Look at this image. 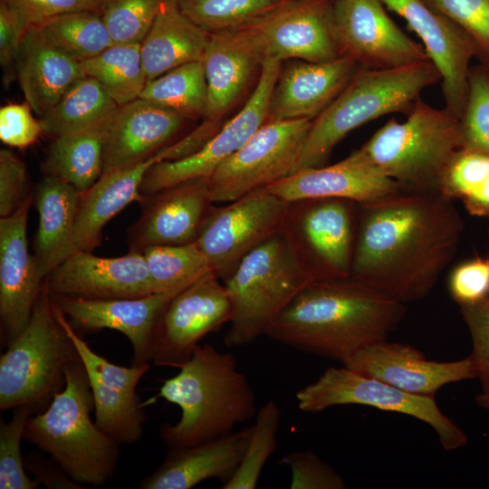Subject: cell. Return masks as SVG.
<instances>
[{
    "instance_id": "1",
    "label": "cell",
    "mask_w": 489,
    "mask_h": 489,
    "mask_svg": "<svg viewBox=\"0 0 489 489\" xmlns=\"http://www.w3.org/2000/svg\"><path fill=\"white\" fill-rule=\"evenodd\" d=\"M439 190L358 203L350 275L404 304L426 298L456 254L464 221Z\"/></svg>"
},
{
    "instance_id": "2",
    "label": "cell",
    "mask_w": 489,
    "mask_h": 489,
    "mask_svg": "<svg viewBox=\"0 0 489 489\" xmlns=\"http://www.w3.org/2000/svg\"><path fill=\"white\" fill-rule=\"evenodd\" d=\"M405 313L404 303L351 275L315 280L281 312L265 336L342 362L367 346L387 340Z\"/></svg>"
},
{
    "instance_id": "3",
    "label": "cell",
    "mask_w": 489,
    "mask_h": 489,
    "mask_svg": "<svg viewBox=\"0 0 489 489\" xmlns=\"http://www.w3.org/2000/svg\"><path fill=\"white\" fill-rule=\"evenodd\" d=\"M179 372L164 380L158 397L177 405V424H163L160 437L169 448L193 446L232 432L255 417V393L238 370L235 356L211 344L198 345Z\"/></svg>"
},
{
    "instance_id": "4",
    "label": "cell",
    "mask_w": 489,
    "mask_h": 489,
    "mask_svg": "<svg viewBox=\"0 0 489 489\" xmlns=\"http://www.w3.org/2000/svg\"><path fill=\"white\" fill-rule=\"evenodd\" d=\"M65 385L43 412L31 416L24 439L48 453L73 481L101 486L114 475L119 444L92 421V391L81 359L64 369Z\"/></svg>"
},
{
    "instance_id": "5",
    "label": "cell",
    "mask_w": 489,
    "mask_h": 489,
    "mask_svg": "<svg viewBox=\"0 0 489 489\" xmlns=\"http://www.w3.org/2000/svg\"><path fill=\"white\" fill-rule=\"evenodd\" d=\"M440 80L429 60L390 69L360 68L312 120L294 172L325 166L333 149L350 131L381 116L408 112L421 92Z\"/></svg>"
},
{
    "instance_id": "6",
    "label": "cell",
    "mask_w": 489,
    "mask_h": 489,
    "mask_svg": "<svg viewBox=\"0 0 489 489\" xmlns=\"http://www.w3.org/2000/svg\"><path fill=\"white\" fill-rule=\"evenodd\" d=\"M461 147L460 119L420 98L400 122L390 119L349 158L398 182L402 188L438 190L439 178Z\"/></svg>"
},
{
    "instance_id": "7",
    "label": "cell",
    "mask_w": 489,
    "mask_h": 489,
    "mask_svg": "<svg viewBox=\"0 0 489 489\" xmlns=\"http://www.w3.org/2000/svg\"><path fill=\"white\" fill-rule=\"evenodd\" d=\"M78 351L56 319L46 280L30 320L0 358V408L43 412L65 385L64 369Z\"/></svg>"
},
{
    "instance_id": "8",
    "label": "cell",
    "mask_w": 489,
    "mask_h": 489,
    "mask_svg": "<svg viewBox=\"0 0 489 489\" xmlns=\"http://www.w3.org/2000/svg\"><path fill=\"white\" fill-rule=\"evenodd\" d=\"M312 281L280 232L263 242L224 282L233 310L225 345L242 347L265 335L274 319Z\"/></svg>"
},
{
    "instance_id": "9",
    "label": "cell",
    "mask_w": 489,
    "mask_h": 489,
    "mask_svg": "<svg viewBox=\"0 0 489 489\" xmlns=\"http://www.w3.org/2000/svg\"><path fill=\"white\" fill-rule=\"evenodd\" d=\"M358 203L340 197L288 202L280 233L312 281L350 275Z\"/></svg>"
},
{
    "instance_id": "10",
    "label": "cell",
    "mask_w": 489,
    "mask_h": 489,
    "mask_svg": "<svg viewBox=\"0 0 489 489\" xmlns=\"http://www.w3.org/2000/svg\"><path fill=\"white\" fill-rule=\"evenodd\" d=\"M298 408L319 413L341 405H361L413 417L430 426L446 451L467 443L465 433L437 407L435 398L411 394L346 367H330L296 393Z\"/></svg>"
},
{
    "instance_id": "11",
    "label": "cell",
    "mask_w": 489,
    "mask_h": 489,
    "mask_svg": "<svg viewBox=\"0 0 489 489\" xmlns=\"http://www.w3.org/2000/svg\"><path fill=\"white\" fill-rule=\"evenodd\" d=\"M313 120H267L207 178L213 203H228L295 170Z\"/></svg>"
},
{
    "instance_id": "12",
    "label": "cell",
    "mask_w": 489,
    "mask_h": 489,
    "mask_svg": "<svg viewBox=\"0 0 489 489\" xmlns=\"http://www.w3.org/2000/svg\"><path fill=\"white\" fill-rule=\"evenodd\" d=\"M287 205L263 187L226 206H212L196 243L223 283L246 254L280 232Z\"/></svg>"
},
{
    "instance_id": "13",
    "label": "cell",
    "mask_w": 489,
    "mask_h": 489,
    "mask_svg": "<svg viewBox=\"0 0 489 489\" xmlns=\"http://www.w3.org/2000/svg\"><path fill=\"white\" fill-rule=\"evenodd\" d=\"M281 68L282 62L265 57L256 84L242 109L197 151L179 159L155 163L142 180L141 195L149 196L191 179L208 178L267 121Z\"/></svg>"
},
{
    "instance_id": "14",
    "label": "cell",
    "mask_w": 489,
    "mask_h": 489,
    "mask_svg": "<svg viewBox=\"0 0 489 489\" xmlns=\"http://www.w3.org/2000/svg\"><path fill=\"white\" fill-rule=\"evenodd\" d=\"M232 303L224 283L210 271L180 291L157 324L151 347L156 366L179 368L199 341L232 318Z\"/></svg>"
},
{
    "instance_id": "15",
    "label": "cell",
    "mask_w": 489,
    "mask_h": 489,
    "mask_svg": "<svg viewBox=\"0 0 489 489\" xmlns=\"http://www.w3.org/2000/svg\"><path fill=\"white\" fill-rule=\"evenodd\" d=\"M244 26L254 35L264 58L321 62L342 55L333 0H285Z\"/></svg>"
},
{
    "instance_id": "16",
    "label": "cell",
    "mask_w": 489,
    "mask_h": 489,
    "mask_svg": "<svg viewBox=\"0 0 489 489\" xmlns=\"http://www.w3.org/2000/svg\"><path fill=\"white\" fill-rule=\"evenodd\" d=\"M333 16L341 54L360 68L390 69L429 60L422 44L396 24L380 0H333Z\"/></svg>"
},
{
    "instance_id": "17",
    "label": "cell",
    "mask_w": 489,
    "mask_h": 489,
    "mask_svg": "<svg viewBox=\"0 0 489 489\" xmlns=\"http://www.w3.org/2000/svg\"><path fill=\"white\" fill-rule=\"evenodd\" d=\"M398 14L422 41L440 74L445 107L460 118L465 103L472 62L478 58L473 40L457 24L424 0H380Z\"/></svg>"
},
{
    "instance_id": "18",
    "label": "cell",
    "mask_w": 489,
    "mask_h": 489,
    "mask_svg": "<svg viewBox=\"0 0 489 489\" xmlns=\"http://www.w3.org/2000/svg\"><path fill=\"white\" fill-rule=\"evenodd\" d=\"M31 195L11 216L0 218L1 346L7 348L27 325L46 279L28 250Z\"/></svg>"
},
{
    "instance_id": "19",
    "label": "cell",
    "mask_w": 489,
    "mask_h": 489,
    "mask_svg": "<svg viewBox=\"0 0 489 489\" xmlns=\"http://www.w3.org/2000/svg\"><path fill=\"white\" fill-rule=\"evenodd\" d=\"M186 287L146 296L116 300H90L53 295V302L78 332L94 333L111 329L123 333L133 350L131 365L151 361L157 324L168 302Z\"/></svg>"
},
{
    "instance_id": "20",
    "label": "cell",
    "mask_w": 489,
    "mask_h": 489,
    "mask_svg": "<svg viewBox=\"0 0 489 489\" xmlns=\"http://www.w3.org/2000/svg\"><path fill=\"white\" fill-rule=\"evenodd\" d=\"M49 292L90 300H116L156 292L144 255L129 250L119 257L76 251L46 278Z\"/></svg>"
},
{
    "instance_id": "21",
    "label": "cell",
    "mask_w": 489,
    "mask_h": 489,
    "mask_svg": "<svg viewBox=\"0 0 489 489\" xmlns=\"http://www.w3.org/2000/svg\"><path fill=\"white\" fill-rule=\"evenodd\" d=\"M341 363L406 392L431 398L447 384L476 379L469 355L455 361L430 360L413 346L387 340L367 346Z\"/></svg>"
},
{
    "instance_id": "22",
    "label": "cell",
    "mask_w": 489,
    "mask_h": 489,
    "mask_svg": "<svg viewBox=\"0 0 489 489\" xmlns=\"http://www.w3.org/2000/svg\"><path fill=\"white\" fill-rule=\"evenodd\" d=\"M264 60L259 43L245 26L209 34L203 58L207 83L204 122L215 132L260 75Z\"/></svg>"
},
{
    "instance_id": "23",
    "label": "cell",
    "mask_w": 489,
    "mask_h": 489,
    "mask_svg": "<svg viewBox=\"0 0 489 489\" xmlns=\"http://www.w3.org/2000/svg\"><path fill=\"white\" fill-rule=\"evenodd\" d=\"M140 216L128 229L129 250L196 243L213 202L207 178L179 183L144 196Z\"/></svg>"
},
{
    "instance_id": "24",
    "label": "cell",
    "mask_w": 489,
    "mask_h": 489,
    "mask_svg": "<svg viewBox=\"0 0 489 489\" xmlns=\"http://www.w3.org/2000/svg\"><path fill=\"white\" fill-rule=\"evenodd\" d=\"M360 69L347 55L321 62L292 60L281 68L271 97L268 120H314Z\"/></svg>"
},
{
    "instance_id": "25",
    "label": "cell",
    "mask_w": 489,
    "mask_h": 489,
    "mask_svg": "<svg viewBox=\"0 0 489 489\" xmlns=\"http://www.w3.org/2000/svg\"><path fill=\"white\" fill-rule=\"evenodd\" d=\"M186 120L141 98L120 106L106 142L101 176L147 160L173 144Z\"/></svg>"
},
{
    "instance_id": "26",
    "label": "cell",
    "mask_w": 489,
    "mask_h": 489,
    "mask_svg": "<svg viewBox=\"0 0 489 489\" xmlns=\"http://www.w3.org/2000/svg\"><path fill=\"white\" fill-rule=\"evenodd\" d=\"M253 426L193 446L169 448L162 464L139 483L141 489H189L232 478L247 448Z\"/></svg>"
},
{
    "instance_id": "27",
    "label": "cell",
    "mask_w": 489,
    "mask_h": 489,
    "mask_svg": "<svg viewBox=\"0 0 489 489\" xmlns=\"http://www.w3.org/2000/svg\"><path fill=\"white\" fill-rule=\"evenodd\" d=\"M266 188L286 202L340 197L366 203L394 193L401 187L371 167L347 157L334 165L296 171Z\"/></svg>"
},
{
    "instance_id": "28",
    "label": "cell",
    "mask_w": 489,
    "mask_h": 489,
    "mask_svg": "<svg viewBox=\"0 0 489 489\" xmlns=\"http://www.w3.org/2000/svg\"><path fill=\"white\" fill-rule=\"evenodd\" d=\"M81 62L53 43L36 25L27 28L16 63V77L31 109L42 117L78 80Z\"/></svg>"
},
{
    "instance_id": "29",
    "label": "cell",
    "mask_w": 489,
    "mask_h": 489,
    "mask_svg": "<svg viewBox=\"0 0 489 489\" xmlns=\"http://www.w3.org/2000/svg\"><path fill=\"white\" fill-rule=\"evenodd\" d=\"M162 160L159 151L147 160L101 176L81 193L74 225L77 251L91 252L98 247L106 224L132 201H143L142 180L148 170Z\"/></svg>"
},
{
    "instance_id": "30",
    "label": "cell",
    "mask_w": 489,
    "mask_h": 489,
    "mask_svg": "<svg viewBox=\"0 0 489 489\" xmlns=\"http://www.w3.org/2000/svg\"><path fill=\"white\" fill-rule=\"evenodd\" d=\"M80 195L73 186L52 176H44L37 185L39 224L34 255L44 279L77 251L74 225Z\"/></svg>"
},
{
    "instance_id": "31",
    "label": "cell",
    "mask_w": 489,
    "mask_h": 489,
    "mask_svg": "<svg viewBox=\"0 0 489 489\" xmlns=\"http://www.w3.org/2000/svg\"><path fill=\"white\" fill-rule=\"evenodd\" d=\"M209 34L180 10L177 0H163L157 16L140 43L147 81L182 64L202 61Z\"/></svg>"
},
{
    "instance_id": "32",
    "label": "cell",
    "mask_w": 489,
    "mask_h": 489,
    "mask_svg": "<svg viewBox=\"0 0 489 489\" xmlns=\"http://www.w3.org/2000/svg\"><path fill=\"white\" fill-rule=\"evenodd\" d=\"M114 117L55 138L43 163L44 175L58 177L81 193L91 187L102 174L106 142Z\"/></svg>"
},
{
    "instance_id": "33",
    "label": "cell",
    "mask_w": 489,
    "mask_h": 489,
    "mask_svg": "<svg viewBox=\"0 0 489 489\" xmlns=\"http://www.w3.org/2000/svg\"><path fill=\"white\" fill-rule=\"evenodd\" d=\"M119 109L95 79L85 76L74 82L39 120L43 133L55 139L111 118Z\"/></svg>"
},
{
    "instance_id": "34",
    "label": "cell",
    "mask_w": 489,
    "mask_h": 489,
    "mask_svg": "<svg viewBox=\"0 0 489 489\" xmlns=\"http://www.w3.org/2000/svg\"><path fill=\"white\" fill-rule=\"evenodd\" d=\"M86 76L95 79L120 107L140 97L147 83L140 43L112 44L81 62Z\"/></svg>"
},
{
    "instance_id": "35",
    "label": "cell",
    "mask_w": 489,
    "mask_h": 489,
    "mask_svg": "<svg viewBox=\"0 0 489 489\" xmlns=\"http://www.w3.org/2000/svg\"><path fill=\"white\" fill-rule=\"evenodd\" d=\"M139 98L170 110L186 120L204 117L207 83L203 60L182 64L147 82Z\"/></svg>"
},
{
    "instance_id": "36",
    "label": "cell",
    "mask_w": 489,
    "mask_h": 489,
    "mask_svg": "<svg viewBox=\"0 0 489 489\" xmlns=\"http://www.w3.org/2000/svg\"><path fill=\"white\" fill-rule=\"evenodd\" d=\"M36 26L52 43L79 62L97 56L114 44L101 14L98 12L63 14Z\"/></svg>"
},
{
    "instance_id": "37",
    "label": "cell",
    "mask_w": 489,
    "mask_h": 489,
    "mask_svg": "<svg viewBox=\"0 0 489 489\" xmlns=\"http://www.w3.org/2000/svg\"><path fill=\"white\" fill-rule=\"evenodd\" d=\"M88 377L98 427L119 445L138 442L143 435L146 419L139 395L108 386L93 375Z\"/></svg>"
},
{
    "instance_id": "38",
    "label": "cell",
    "mask_w": 489,
    "mask_h": 489,
    "mask_svg": "<svg viewBox=\"0 0 489 489\" xmlns=\"http://www.w3.org/2000/svg\"><path fill=\"white\" fill-rule=\"evenodd\" d=\"M142 254L156 292L187 287L212 271L197 243L150 245Z\"/></svg>"
},
{
    "instance_id": "39",
    "label": "cell",
    "mask_w": 489,
    "mask_h": 489,
    "mask_svg": "<svg viewBox=\"0 0 489 489\" xmlns=\"http://www.w3.org/2000/svg\"><path fill=\"white\" fill-rule=\"evenodd\" d=\"M285 0H177L183 14L208 34L241 28Z\"/></svg>"
},
{
    "instance_id": "40",
    "label": "cell",
    "mask_w": 489,
    "mask_h": 489,
    "mask_svg": "<svg viewBox=\"0 0 489 489\" xmlns=\"http://www.w3.org/2000/svg\"><path fill=\"white\" fill-rule=\"evenodd\" d=\"M281 410L273 399L261 406L255 415L252 435L244 457L223 489H254L262 470L277 446Z\"/></svg>"
},
{
    "instance_id": "41",
    "label": "cell",
    "mask_w": 489,
    "mask_h": 489,
    "mask_svg": "<svg viewBox=\"0 0 489 489\" xmlns=\"http://www.w3.org/2000/svg\"><path fill=\"white\" fill-rule=\"evenodd\" d=\"M463 146L489 155V62L472 64L460 116Z\"/></svg>"
},
{
    "instance_id": "42",
    "label": "cell",
    "mask_w": 489,
    "mask_h": 489,
    "mask_svg": "<svg viewBox=\"0 0 489 489\" xmlns=\"http://www.w3.org/2000/svg\"><path fill=\"white\" fill-rule=\"evenodd\" d=\"M12 418L0 421V488L35 489L39 483L25 473L21 454V440L29 417L35 412L31 407L14 408Z\"/></svg>"
},
{
    "instance_id": "43",
    "label": "cell",
    "mask_w": 489,
    "mask_h": 489,
    "mask_svg": "<svg viewBox=\"0 0 489 489\" xmlns=\"http://www.w3.org/2000/svg\"><path fill=\"white\" fill-rule=\"evenodd\" d=\"M163 0H106L101 17L114 44L140 43Z\"/></svg>"
},
{
    "instance_id": "44",
    "label": "cell",
    "mask_w": 489,
    "mask_h": 489,
    "mask_svg": "<svg viewBox=\"0 0 489 489\" xmlns=\"http://www.w3.org/2000/svg\"><path fill=\"white\" fill-rule=\"evenodd\" d=\"M53 302V301H52ZM53 312L60 324L72 340L79 357L88 374L95 376L102 383L127 393L135 394L139 381L149 369V363L131 367L113 364L93 351L72 327L65 315L53 302Z\"/></svg>"
},
{
    "instance_id": "45",
    "label": "cell",
    "mask_w": 489,
    "mask_h": 489,
    "mask_svg": "<svg viewBox=\"0 0 489 489\" xmlns=\"http://www.w3.org/2000/svg\"><path fill=\"white\" fill-rule=\"evenodd\" d=\"M424 1L468 34L477 47V60L489 62V0Z\"/></svg>"
},
{
    "instance_id": "46",
    "label": "cell",
    "mask_w": 489,
    "mask_h": 489,
    "mask_svg": "<svg viewBox=\"0 0 489 489\" xmlns=\"http://www.w3.org/2000/svg\"><path fill=\"white\" fill-rule=\"evenodd\" d=\"M292 478L291 489H344V478L312 450L293 451L284 457Z\"/></svg>"
},
{
    "instance_id": "47",
    "label": "cell",
    "mask_w": 489,
    "mask_h": 489,
    "mask_svg": "<svg viewBox=\"0 0 489 489\" xmlns=\"http://www.w3.org/2000/svg\"><path fill=\"white\" fill-rule=\"evenodd\" d=\"M460 312L472 340V358L482 392H489V296L473 303L461 305Z\"/></svg>"
},
{
    "instance_id": "48",
    "label": "cell",
    "mask_w": 489,
    "mask_h": 489,
    "mask_svg": "<svg viewBox=\"0 0 489 489\" xmlns=\"http://www.w3.org/2000/svg\"><path fill=\"white\" fill-rule=\"evenodd\" d=\"M448 291L459 306L489 296V257L476 256L457 264L449 275Z\"/></svg>"
},
{
    "instance_id": "49",
    "label": "cell",
    "mask_w": 489,
    "mask_h": 489,
    "mask_svg": "<svg viewBox=\"0 0 489 489\" xmlns=\"http://www.w3.org/2000/svg\"><path fill=\"white\" fill-rule=\"evenodd\" d=\"M32 194L26 168L12 150H0V217L14 214Z\"/></svg>"
},
{
    "instance_id": "50",
    "label": "cell",
    "mask_w": 489,
    "mask_h": 489,
    "mask_svg": "<svg viewBox=\"0 0 489 489\" xmlns=\"http://www.w3.org/2000/svg\"><path fill=\"white\" fill-rule=\"evenodd\" d=\"M28 26L5 0L0 1V64L3 85L7 88L16 77V63Z\"/></svg>"
},
{
    "instance_id": "51",
    "label": "cell",
    "mask_w": 489,
    "mask_h": 489,
    "mask_svg": "<svg viewBox=\"0 0 489 489\" xmlns=\"http://www.w3.org/2000/svg\"><path fill=\"white\" fill-rule=\"evenodd\" d=\"M43 133L28 103H9L0 109V139L9 147L24 149Z\"/></svg>"
},
{
    "instance_id": "52",
    "label": "cell",
    "mask_w": 489,
    "mask_h": 489,
    "mask_svg": "<svg viewBox=\"0 0 489 489\" xmlns=\"http://www.w3.org/2000/svg\"><path fill=\"white\" fill-rule=\"evenodd\" d=\"M25 24L37 25L50 18L80 11L101 14L106 0H5Z\"/></svg>"
},
{
    "instance_id": "53",
    "label": "cell",
    "mask_w": 489,
    "mask_h": 489,
    "mask_svg": "<svg viewBox=\"0 0 489 489\" xmlns=\"http://www.w3.org/2000/svg\"><path fill=\"white\" fill-rule=\"evenodd\" d=\"M24 466L40 485L48 488H82L73 481L53 460L50 462L42 455L32 451L24 459Z\"/></svg>"
},
{
    "instance_id": "54",
    "label": "cell",
    "mask_w": 489,
    "mask_h": 489,
    "mask_svg": "<svg viewBox=\"0 0 489 489\" xmlns=\"http://www.w3.org/2000/svg\"><path fill=\"white\" fill-rule=\"evenodd\" d=\"M475 403L478 407L489 410V392H480L475 398Z\"/></svg>"
},
{
    "instance_id": "55",
    "label": "cell",
    "mask_w": 489,
    "mask_h": 489,
    "mask_svg": "<svg viewBox=\"0 0 489 489\" xmlns=\"http://www.w3.org/2000/svg\"><path fill=\"white\" fill-rule=\"evenodd\" d=\"M488 236H489V226H488Z\"/></svg>"
}]
</instances>
